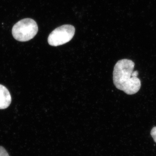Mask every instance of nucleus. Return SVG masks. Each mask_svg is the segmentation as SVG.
<instances>
[{
  "label": "nucleus",
  "instance_id": "obj_2",
  "mask_svg": "<svg viewBox=\"0 0 156 156\" xmlns=\"http://www.w3.org/2000/svg\"><path fill=\"white\" fill-rule=\"evenodd\" d=\"M38 30L37 24L34 20L26 18L17 23L12 28L14 38L20 42L30 41L35 36Z\"/></svg>",
  "mask_w": 156,
  "mask_h": 156
},
{
  "label": "nucleus",
  "instance_id": "obj_6",
  "mask_svg": "<svg viewBox=\"0 0 156 156\" xmlns=\"http://www.w3.org/2000/svg\"><path fill=\"white\" fill-rule=\"evenodd\" d=\"M151 134L153 138L154 141L156 143V127H154L152 129L151 132Z\"/></svg>",
  "mask_w": 156,
  "mask_h": 156
},
{
  "label": "nucleus",
  "instance_id": "obj_4",
  "mask_svg": "<svg viewBox=\"0 0 156 156\" xmlns=\"http://www.w3.org/2000/svg\"><path fill=\"white\" fill-rule=\"evenodd\" d=\"M11 102L10 92L5 87L0 85V109H4L9 107Z\"/></svg>",
  "mask_w": 156,
  "mask_h": 156
},
{
  "label": "nucleus",
  "instance_id": "obj_1",
  "mask_svg": "<svg viewBox=\"0 0 156 156\" xmlns=\"http://www.w3.org/2000/svg\"><path fill=\"white\" fill-rule=\"evenodd\" d=\"M135 64L128 59L119 60L115 65L113 71L114 83L117 89L128 95H133L139 91L141 81L132 75Z\"/></svg>",
  "mask_w": 156,
  "mask_h": 156
},
{
  "label": "nucleus",
  "instance_id": "obj_3",
  "mask_svg": "<svg viewBox=\"0 0 156 156\" xmlns=\"http://www.w3.org/2000/svg\"><path fill=\"white\" fill-rule=\"evenodd\" d=\"M75 33V28L73 26H62L51 33L48 37V43L54 47L64 44L72 39Z\"/></svg>",
  "mask_w": 156,
  "mask_h": 156
},
{
  "label": "nucleus",
  "instance_id": "obj_5",
  "mask_svg": "<svg viewBox=\"0 0 156 156\" xmlns=\"http://www.w3.org/2000/svg\"><path fill=\"white\" fill-rule=\"evenodd\" d=\"M0 156H10L5 148L0 146Z\"/></svg>",
  "mask_w": 156,
  "mask_h": 156
}]
</instances>
